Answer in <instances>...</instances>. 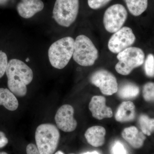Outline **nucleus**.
<instances>
[{"label": "nucleus", "mask_w": 154, "mask_h": 154, "mask_svg": "<svg viewBox=\"0 0 154 154\" xmlns=\"http://www.w3.org/2000/svg\"><path fill=\"white\" fill-rule=\"evenodd\" d=\"M6 73L9 90L16 96L23 97L27 94V86L33 79V71L25 63L17 59L8 62Z\"/></svg>", "instance_id": "1"}, {"label": "nucleus", "mask_w": 154, "mask_h": 154, "mask_svg": "<svg viewBox=\"0 0 154 154\" xmlns=\"http://www.w3.org/2000/svg\"><path fill=\"white\" fill-rule=\"evenodd\" d=\"M74 45V39L70 36L63 37L53 43L48 50L51 65L58 69L65 67L72 57Z\"/></svg>", "instance_id": "2"}, {"label": "nucleus", "mask_w": 154, "mask_h": 154, "mask_svg": "<svg viewBox=\"0 0 154 154\" xmlns=\"http://www.w3.org/2000/svg\"><path fill=\"white\" fill-rule=\"evenodd\" d=\"M60 138L57 127L51 124H42L37 127L35 132L36 147L41 154H53Z\"/></svg>", "instance_id": "3"}, {"label": "nucleus", "mask_w": 154, "mask_h": 154, "mask_svg": "<svg viewBox=\"0 0 154 154\" xmlns=\"http://www.w3.org/2000/svg\"><path fill=\"white\" fill-rule=\"evenodd\" d=\"M72 57L75 61L81 66H92L99 57V52L89 37L80 35L75 40Z\"/></svg>", "instance_id": "4"}, {"label": "nucleus", "mask_w": 154, "mask_h": 154, "mask_svg": "<svg viewBox=\"0 0 154 154\" xmlns=\"http://www.w3.org/2000/svg\"><path fill=\"white\" fill-rule=\"evenodd\" d=\"M79 9V0H56L53 10V18L58 25L68 28L75 21Z\"/></svg>", "instance_id": "5"}, {"label": "nucleus", "mask_w": 154, "mask_h": 154, "mask_svg": "<svg viewBox=\"0 0 154 154\" xmlns=\"http://www.w3.org/2000/svg\"><path fill=\"white\" fill-rule=\"evenodd\" d=\"M118 62L115 70L119 74L128 75L134 69L142 65L145 61V54L139 48L130 47L117 55Z\"/></svg>", "instance_id": "6"}, {"label": "nucleus", "mask_w": 154, "mask_h": 154, "mask_svg": "<svg viewBox=\"0 0 154 154\" xmlns=\"http://www.w3.org/2000/svg\"><path fill=\"white\" fill-rule=\"evenodd\" d=\"M127 17V11L122 5L117 4L110 6L105 11L103 17L105 30L109 33H115L122 28Z\"/></svg>", "instance_id": "7"}, {"label": "nucleus", "mask_w": 154, "mask_h": 154, "mask_svg": "<svg viewBox=\"0 0 154 154\" xmlns=\"http://www.w3.org/2000/svg\"><path fill=\"white\" fill-rule=\"evenodd\" d=\"M90 82L99 88L102 94L106 96H111L118 91L116 78L107 70L101 69L94 72L90 77Z\"/></svg>", "instance_id": "8"}, {"label": "nucleus", "mask_w": 154, "mask_h": 154, "mask_svg": "<svg viewBox=\"0 0 154 154\" xmlns=\"http://www.w3.org/2000/svg\"><path fill=\"white\" fill-rule=\"evenodd\" d=\"M135 40V36L131 28L122 27L111 36L108 41V48L111 52L118 54L131 47Z\"/></svg>", "instance_id": "9"}, {"label": "nucleus", "mask_w": 154, "mask_h": 154, "mask_svg": "<svg viewBox=\"0 0 154 154\" xmlns=\"http://www.w3.org/2000/svg\"><path fill=\"white\" fill-rule=\"evenodd\" d=\"M74 109L71 105H64L57 111L55 121L59 129L66 132L74 131L76 128L77 122L74 118Z\"/></svg>", "instance_id": "10"}, {"label": "nucleus", "mask_w": 154, "mask_h": 154, "mask_svg": "<svg viewBox=\"0 0 154 154\" xmlns=\"http://www.w3.org/2000/svg\"><path fill=\"white\" fill-rule=\"evenodd\" d=\"M106 99L104 96H95L92 97L89 103V110L92 116L96 119L102 120L113 116V111L106 105Z\"/></svg>", "instance_id": "11"}, {"label": "nucleus", "mask_w": 154, "mask_h": 154, "mask_svg": "<svg viewBox=\"0 0 154 154\" xmlns=\"http://www.w3.org/2000/svg\"><path fill=\"white\" fill-rule=\"evenodd\" d=\"M44 8V3L41 0H21L17 6L19 16L25 19L32 18Z\"/></svg>", "instance_id": "12"}, {"label": "nucleus", "mask_w": 154, "mask_h": 154, "mask_svg": "<svg viewBox=\"0 0 154 154\" xmlns=\"http://www.w3.org/2000/svg\"><path fill=\"white\" fill-rule=\"evenodd\" d=\"M122 136L133 148H140L143 146L146 137L142 131H140L135 126L124 128L122 132Z\"/></svg>", "instance_id": "13"}, {"label": "nucleus", "mask_w": 154, "mask_h": 154, "mask_svg": "<svg viewBox=\"0 0 154 154\" xmlns=\"http://www.w3.org/2000/svg\"><path fill=\"white\" fill-rule=\"evenodd\" d=\"M106 130L103 126H94L89 128L85 136L88 143L95 147L101 146L105 143Z\"/></svg>", "instance_id": "14"}, {"label": "nucleus", "mask_w": 154, "mask_h": 154, "mask_svg": "<svg viewBox=\"0 0 154 154\" xmlns=\"http://www.w3.org/2000/svg\"><path fill=\"white\" fill-rule=\"evenodd\" d=\"M135 106L131 101H125L119 105L116 112L115 118L119 122H129L135 117Z\"/></svg>", "instance_id": "15"}, {"label": "nucleus", "mask_w": 154, "mask_h": 154, "mask_svg": "<svg viewBox=\"0 0 154 154\" xmlns=\"http://www.w3.org/2000/svg\"><path fill=\"white\" fill-rule=\"evenodd\" d=\"M0 105L10 111L17 110L19 102L15 95L7 88H0Z\"/></svg>", "instance_id": "16"}, {"label": "nucleus", "mask_w": 154, "mask_h": 154, "mask_svg": "<svg viewBox=\"0 0 154 154\" xmlns=\"http://www.w3.org/2000/svg\"><path fill=\"white\" fill-rule=\"evenodd\" d=\"M140 93L138 86L134 83L126 82L119 87L117 95L122 99H133L137 97Z\"/></svg>", "instance_id": "17"}, {"label": "nucleus", "mask_w": 154, "mask_h": 154, "mask_svg": "<svg viewBox=\"0 0 154 154\" xmlns=\"http://www.w3.org/2000/svg\"><path fill=\"white\" fill-rule=\"evenodd\" d=\"M130 13L135 17L140 16L147 8L148 0H124Z\"/></svg>", "instance_id": "18"}, {"label": "nucleus", "mask_w": 154, "mask_h": 154, "mask_svg": "<svg viewBox=\"0 0 154 154\" xmlns=\"http://www.w3.org/2000/svg\"><path fill=\"white\" fill-rule=\"evenodd\" d=\"M139 123L142 132L145 135L150 136L154 132V118H150L145 114H141L139 117Z\"/></svg>", "instance_id": "19"}, {"label": "nucleus", "mask_w": 154, "mask_h": 154, "mask_svg": "<svg viewBox=\"0 0 154 154\" xmlns=\"http://www.w3.org/2000/svg\"><path fill=\"white\" fill-rule=\"evenodd\" d=\"M143 96L146 102H154V83H147L143 86Z\"/></svg>", "instance_id": "20"}, {"label": "nucleus", "mask_w": 154, "mask_h": 154, "mask_svg": "<svg viewBox=\"0 0 154 154\" xmlns=\"http://www.w3.org/2000/svg\"><path fill=\"white\" fill-rule=\"evenodd\" d=\"M144 69L147 76L154 77V56L152 54L147 56L145 61Z\"/></svg>", "instance_id": "21"}, {"label": "nucleus", "mask_w": 154, "mask_h": 154, "mask_svg": "<svg viewBox=\"0 0 154 154\" xmlns=\"http://www.w3.org/2000/svg\"><path fill=\"white\" fill-rule=\"evenodd\" d=\"M8 63V61L7 54L2 51H0V79L6 72Z\"/></svg>", "instance_id": "22"}, {"label": "nucleus", "mask_w": 154, "mask_h": 154, "mask_svg": "<svg viewBox=\"0 0 154 154\" xmlns=\"http://www.w3.org/2000/svg\"><path fill=\"white\" fill-rule=\"evenodd\" d=\"M111 0H88V6L91 8L98 10L104 7Z\"/></svg>", "instance_id": "23"}, {"label": "nucleus", "mask_w": 154, "mask_h": 154, "mask_svg": "<svg viewBox=\"0 0 154 154\" xmlns=\"http://www.w3.org/2000/svg\"><path fill=\"white\" fill-rule=\"evenodd\" d=\"M113 154H127L126 149L124 145L119 142H116L112 147Z\"/></svg>", "instance_id": "24"}, {"label": "nucleus", "mask_w": 154, "mask_h": 154, "mask_svg": "<svg viewBox=\"0 0 154 154\" xmlns=\"http://www.w3.org/2000/svg\"><path fill=\"white\" fill-rule=\"evenodd\" d=\"M26 153L27 154H41L38 151L36 146L32 143L29 144L27 146Z\"/></svg>", "instance_id": "25"}, {"label": "nucleus", "mask_w": 154, "mask_h": 154, "mask_svg": "<svg viewBox=\"0 0 154 154\" xmlns=\"http://www.w3.org/2000/svg\"><path fill=\"white\" fill-rule=\"evenodd\" d=\"M8 143V140L6 137L5 133L0 131V148L4 147Z\"/></svg>", "instance_id": "26"}, {"label": "nucleus", "mask_w": 154, "mask_h": 154, "mask_svg": "<svg viewBox=\"0 0 154 154\" xmlns=\"http://www.w3.org/2000/svg\"><path fill=\"white\" fill-rule=\"evenodd\" d=\"M82 154H100L97 151H94L92 152H87L85 153Z\"/></svg>", "instance_id": "27"}, {"label": "nucleus", "mask_w": 154, "mask_h": 154, "mask_svg": "<svg viewBox=\"0 0 154 154\" xmlns=\"http://www.w3.org/2000/svg\"><path fill=\"white\" fill-rule=\"evenodd\" d=\"M9 0H0V5L5 4Z\"/></svg>", "instance_id": "28"}, {"label": "nucleus", "mask_w": 154, "mask_h": 154, "mask_svg": "<svg viewBox=\"0 0 154 154\" xmlns=\"http://www.w3.org/2000/svg\"><path fill=\"white\" fill-rule=\"evenodd\" d=\"M54 154H64L63 152L60 151H58L57 152Z\"/></svg>", "instance_id": "29"}, {"label": "nucleus", "mask_w": 154, "mask_h": 154, "mask_svg": "<svg viewBox=\"0 0 154 154\" xmlns=\"http://www.w3.org/2000/svg\"><path fill=\"white\" fill-rule=\"evenodd\" d=\"M0 154H8L7 153V152H0Z\"/></svg>", "instance_id": "30"}, {"label": "nucleus", "mask_w": 154, "mask_h": 154, "mask_svg": "<svg viewBox=\"0 0 154 154\" xmlns=\"http://www.w3.org/2000/svg\"><path fill=\"white\" fill-rule=\"evenodd\" d=\"M73 154V153H71V154Z\"/></svg>", "instance_id": "31"}]
</instances>
